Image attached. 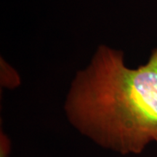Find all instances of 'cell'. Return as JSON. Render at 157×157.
Returning a JSON list of instances; mask_svg holds the SVG:
<instances>
[{"instance_id":"obj_1","label":"cell","mask_w":157,"mask_h":157,"mask_svg":"<svg viewBox=\"0 0 157 157\" xmlns=\"http://www.w3.org/2000/svg\"><path fill=\"white\" fill-rule=\"evenodd\" d=\"M64 110L72 126L101 148L139 154L157 144V48L132 68L122 51L101 45L76 74Z\"/></svg>"},{"instance_id":"obj_2","label":"cell","mask_w":157,"mask_h":157,"mask_svg":"<svg viewBox=\"0 0 157 157\" xmlns=\"http://www.w3.org/2000/svg\"><path fill=\"white\" fill-rule=\"evenodd\" d=\"M20 78L15 71L5 60L1 62V84L4 87L14 88L20 84Z\"/></svg>"},{"instance_id":"obj_3","label":"cell","mask_w":157,"mask_h":157,"mask_svg":"<svg viewBox=\"0 0 157 157\" xmlns=\"http://www.w3.org/2000/svg\"><path fill=\"white\" fill-rule=\"evenodd\" d=\"M10 151V140L5 132L1 131V134H0V157H9Z\"/></svg>"}]
</instances>
